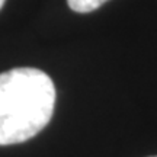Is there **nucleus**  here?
Wrapping results in <instances>:
<instances>
[{
  "label": "nucleus",
  "mask_w": 157,
  "mask_h": 157,
  "mask_svg": "<svg viewBox=\"0 0 157 157\" xmlns=\"http://www.w3.org/2000/svg\"><path fill=\"white\" fill-rule=\"evenodd\" d=\"M108 0H67L70 9L77 13H89L101 7Z\"/></svg>",
  "instance_id": "f03ea898"
},
{
  "label": "nucleus",
  "mask_w": 157,
  "mask_h": 157,
  "mask_svg": "<svg viewBox=\"0 0 157 157\" xmlns=\"http://www.w3.org/2000/svg\"><path fill=\"white\" fill-rule=\"evenodd\" d=\"M151 157H157V156H151Z\"/></svg>",
  "instance_id": "20e7f679"
},
{
  "label": "nucleus",
  "mask_w": 157,
  "mask_h": 157,
  "mask_svg": "<svg viewBox=\"0 0 157 157\" xmlns=\"http://www.w3.org/2000/svg\"><path fill=\"white\" fill-rule=\"evenodd\" d=\"M5 2H6V0H0V9L3 7V5H5Z\"/></svg>",
  "instance_id": "7ed1b4c3"
},
{
  "label": "nucleus",
  "mask_w": 157,
  "mask_h": 157,
  "mask_svg": "<svg viewBox=\"0 0 157 157\" xmlns=\"http://www.w3.org/2000/svg\"><path fill=\"white\" fill-rule=\"evenodd\" d=\"M56 106L51 77L34 67L0 73V146L31 140L48 125Z\"/></svg>",
  "instance_id": "f257e3e1"
}]
</instances>
